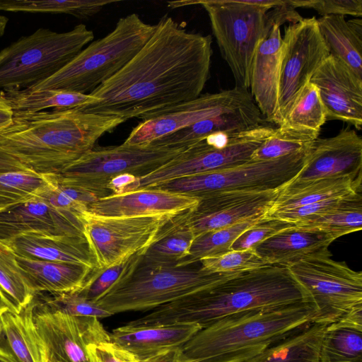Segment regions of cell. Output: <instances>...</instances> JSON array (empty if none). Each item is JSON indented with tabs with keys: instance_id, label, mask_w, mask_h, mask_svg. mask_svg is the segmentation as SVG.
Here are the masks:
<instances>
[{
	"instance_id": "cell-1",
	"label": "cell",
	"mask_w": 362,
	"mask_h": 362,
	"mask_svg": "<svg viewBox=\"0 0 362 362\" xmlns=\"http://www.w3.org/2000/svg\"><path fill=\"white\" fill-rule=\"evenodd\" d=\"M155 25L136 55L89 94L94 100L75 108L144 120L202 94L210 74L211 36L188 32L167 14Z\"/></svg>"
},
{
	"instance_id": "cell-2",
	"label": "cell",
	"mask_w": 362,
	"mask_h": 362,
	"mask_svg": "<svg viewBox=\"0 0 362 362\" xmlns=\"http://www.w3.org/2000/svg\"><path fill=\"white\" fill-rule=\"evenodd\" d=\"M123 122L117 117L76 108L15 114L0 134V148L35 173L58 174Z\"/></svg>"
},
{
	"instance_id": "cell-3",
	"label": "cell",
	"mask_w": 362,
	"mask_h": 362,
	"mask_svg": "<svg viewBox=\"0 0 362 362\" xmlns=\"http://www.w3.org/2000/svg\"><path fill=\"white\" fill-rule=\"evenodd\" d=\"M310 303L287 267L269 265L241 272L216 285L153 310L129 322L132 326L176 323L205 327L242 311Z\"/></svg>"
},
{
	"instance_id": "cell-4",
	"label": "cell",
	"mask_w": 362,
	"mask_h": 362,
	"mask_svg": "<svg viewBox=\"0 0 362 362\" xmlns=\"http://www.w3.org/2000/svg\"><path fill=\"white\" fill-rule=\"evenodd\" d=\"M310 303L242 311L202 328L182 347L189 362H245L313 322Z\"/></svg>"
},
{
	"instance_id": "cell-5",
	"label": "cell",
	"mask_w": 362,
	"mask_h": 362,
	"mask_svg": "<svg viewBox=\"0 0 362 362\" xmlns=\"http://www.w3.org/2000/svg\"><path fill=\"white\" fill-rule=\"evenodd\" d=\"M155 28L136 13L120 18L110 33L89 43L58 72L26 89L90 94L136 55Z\"/></svg>"
},
{
	"instance_id": "cell-6",
	"label": "cell",
	"mask_w": 362,
	"mask_h": 362,
	"mask_svg": "<svg viewBox=\"0 0 362 362\" xmlns=\"http://www.w3.org/2000/svg\"><path fill=\"white\" fill-rule=\"evenodd\" d=\"M194 264L179 267L141 261L128 277L96 303L112 315L153 310L237 274L211 273Z\"/></svg>"
},
{
	"instance_id": "cell-7",
	"label": "cell",
	"mask_w": 362,
	"mask_h": 362,
	"mask_svg": "<svg viewBox=\"0 0 362 362\" xmlns=\"http://www.w3.org/2000/svg\"><path fill=\"white\" fill-rule=\"evenodd\" d=\"M94 39L84 24L58 33L38 28L0 51V89H26L65 66Z\"/></svg>"
},
{
	"instance_id": "cell-8",
	"label": "cell",
	"mask_w": 362,
	"mask_h": 362,
	"mask_svg": "<svg viewBox=\"0 0 362 362\" xmlns=\"http://www.w3.org/2000/svg\"><path fill=\"white\" fill-rule=\"evenodd\" d=\"M168 4L171 8L200 4L205 9L235 86L249 90L253 58L270 25V9L253 5L249 0L177 1Z\"/></svg>"
},
{
	"instance_id": "cell-9",
	"label": "cell",
	"mask_w": 362,
	"mask_h": 362,
	"mask_svg": "<svg viewBox=\"0 0 362 362\" xmlns=\"http://www.w3.org/2000/svg\"><path fill=\"white\" fill-rule=\"evenodd\" d=\"M185 148L125 143L93 148L58 174L46 176L57 184L83 189L101 198L112 194L107 185L114 177L122 174L138 177L146 175Z\"/></svg>"
},
{
	"instance_id": "cell-10",
	"label": "cell",
	"mask_w": 362,
	"mask_h": 362,
	"mask_svg": "<svg viewBox=\"0 0 362 362\" xmlns=\"http://www.w3.org/2000/svg\"><path fill=\"white\" fill-rule=\"evenodd\" d=\"M309 149L274 160H250L221 170L183 177L153 187L198 199L222 192L281 189L301 170Z\"/></svg>"
},
{
	"instance_id": "cell-11",
	"label": "cell",
	"mask_w": 362,
	"mask_h": 362,
	"mask_svg": "<svg viewBox=\"0 0 362 362\" xmlns=\"http://www.w3.org/2000/svg\"><path fill=\"white\" fill-rule=\"evenodd\" d=\"M322 255L287 267L315 310L313 322L329 325L362 305V272Z\"/></svg>"
},
{
	"instance_id": "cell-12",
	"label": "cell",
	"mask_w": 362,
	"mask_h": 362,
	"mask_svg": "<svg viewBox=\"0 0 362 362\" xmlns=\"http://www.w3.org/2000/svg\"><path fill=\"white\" fill-rule=\"evenodd\" d=\"M173 216H105L87 211L83 217V237L95 269L107 268L136 253L142 255Z\"/></svg>"
},
{
	"instance_id": "cell-13",
	"label": "cell",
	"mask_w": 362,
	"mask_h": 362,
	"mask_svg": "<svg viewBox=\"0 0 362 362\" xmlns=\"http://www.w3.org/2000/svg\"><path fill=\"white\" fill-rule=\"evenodd\" d=\"M267 125L236 134L223 148L208 145L204 139L186 148L175 158L146 175L138 177L137 189L153 187L172 180L211 173L244 164L274 132Z\"/></svg>"
},
{
	"instance_id": "cell-14",
	"label": "cell",
	"mask_w": 362,
	"mask_h": 362,
	"mask_svg": "<svg viewBox=\"0 0 362 362\" xmlns=\"http://www.w3.org/2000/svg\"><path fill=\"white\" fill-rule=\"evenodd\" d=\"M329 55L315 16L302 18L285 28L274 122L278 127L298 93Z\"/></svg>"
},
{
	"instance_id": "cell-15",
	"label": "cell",
	"mask_w": 362,
	"mask_h": 362,
	"mask_svg": "<svg viewBox=\"0 0 362 362\" xmlns=\"http://www.w3.org/2000/svg\"><path fill=\"white\" fill-rule=\"evenodd\" d=\"M252 100L249 90L237 86L217 93L201 94L143 120L132 130L124 143L148 144L198 121L223 114Z\"/></svg>"
},
{
	"instance_id": "cell-16",
	"label": "cell",
	"mask_w": 362,
	"mask_h": 362,
	"mask_svg": "<svg viewBox=\"0 0 362 362\" xmlns=\"http://www.w3.org/2000/svg\"><path fill=\"white\" fill-rule=\"evenodd\" d=\"M33 311L51 362H91L89 345L110 341V334L97 317H75L35 307Z\"/></svg>"
},
{
	"instance_id": "cell-17",
	"label": "cell",
	"mask_w": 362,
	"mask_h": 362,
	"mask_svg": "<svg viewBox=\"0 0 362 362\" xmlns=\"http://www.w3.org/2000/svg\"><path fill=\"white\" fill-rule=\"evenodd\" d=\"M281 189L222 192L199 199L189 215L195 237L244 220L266 216Z\"/></svg>"
},
{
	"instance_id": "cell-18",
	"label": "cell",
	"mask_w": 362,
	"mask_h": 362,
	"mask_svg": "<svg viewBox=\"0 0 362 362\" xmlns=\"http://www.w3.org/2000/svg\"><path fill=\"white\" fill-rule=\"evenodd\" d=\"M362 139L346 128L336 136L317 138L310 146L304 165L288 184L300 185L338 177L362 179Z\"/></svg>"
},
{
	"instance_id": "cell-19",
	"label": "cell",
	"mask_w": 362,
	"mask_h": 362,
	"mask_svg": "<svg viewBox=\"0 0 362 362\" xmlns=\"http://www.w3.org/2000/svg\"><path fill=\"white\" fill-rule=\"evenodd\" d=\"M310 82L319 90L327 120H340L361 130L362 78L329 54Z\"/></svg>"
},
{
	"instance_id": "cell-20",
	"label": "cell",
	"mask_w": 362,
	"mask_h": 362,
	"mask_svg": "<svg viewBox=\"0 0 362 362\" xmlns=\"http://www.w3.org/2000/svg\"><path fill=\"white\" fill-rule=\"evenodd\" d=\"M83 229V221L37 199L0 212L2 243L23 234L67 235L84 239Z\"/></svg>"
},
{
	"instance_id": "cell-21",
	"label": "cell",
	"mask_w": 362,
	"mask_h": 362,
	"mask_svg": "<svg viewBox=\"0 0 362 362\" xmlns=\"http://www.w3.org/2000/svg\"><path fill=\"white\" fill-rule=\"evenodd\" d=\"M199 202L196 197L149 187L99 198L90 204L88 211L105 216H175L194 209Z\"/></svg>"
},
{
	"instance_id": "cell-22",
	"label": "cell",
	"mask_w": 362,
	"mask_h": 362,
	"mask_svg": "<svg viewBox=\"0 0 362 362\" xmlns=\"http://www.w3.org/2000/svg\"><path fill=\"white\" fill-rule=\"evenodd\" d=\"M269 20L252 64L249 90L266 121L274 123L278 105L282 35L278 21Z\"/></svg>"
},
{
	"instance_id": "cell-23",
	"label": "cell",
	"mask_w": 362,
	"mask_h": 362,
	"mask_svg": "<svg viewBox=\"0 0 362 362\" xmlns=\"http://www.w3.org/2000/svg\"><path fill=\"white\" fill-rule=\"evenodd\" d=\"M202 327L197 324L119 327L110 334V341L134 354L139 361L161 352L181 348Z\"/></svg>"
},
{
	"instance_id": "cell-24",
	"label": "cell",
	"mask_w": 362,
	"mask_h": 362,
	"mask_svg": "<svg viewBox=\"0 0 362 362\" xmlns=\"http://www.w3.org/2000/svg\"><path fill=\"white\" fill-rule=\"evenodd\" d=\"M335 240L324 232L294 225L265 240L254 250L269 265L288 267L302 259L332 255L328 248Z\"/></svg>"
},
{
	"instance_id": "cell-25",
	"label": "cell",
	"mask_w": 362,
	"mask_h": 362,
	"mask_svg": "<svg viewBox=\"0 0 362 362\" xmlns=\"http://www.w3.org/2000/svg\"><path fill=\"white\" fill-rule=\"evenodd\" d=\"M263 116L255 100L223 114L198 121L161 136L150 144L173 148H185L215 132H239L257 127Z\"/></svg>"
},
{
	"instance_id": "cell-26",
	"label": "cell",
	"mask_w": 362,
	"mask_h": 362,
	"mask_svg": "<svg viewBox=\"0 0 362 362\" xmlns=\"http://www.w3.org/2000/svg\"><path fill=\"white\" fill-rule=\"evenodd\" d=\"M33 309L32 300L18 313L7 310L1 314L0 357L8 362L48 361V351L37 329Z\"/></svg>"
},
{
	"instance_id": "cell-27",
	"label": "cell",
	"mask_w": 362,
	"mask_h": 362,
	"mask_svg": "<svg viewBox=\"0 0 362 362\" xmlns=\"http://www.w3.org/2000/svg\"><path fill=\"white\" fill-rule=\"evenodd\" d=\"M3 243L18 257L78 264L95 269L94 260L83 238L67 235L23 234Z\"/></svg>"
},
{
	"instance_id": "cell-28",
	"label": "cell",
	"mask_w": 362,
	"mask_h": 362,
	"mask_svg": "<svg viewBox=\"0 0 362 362\" xmlns=\"http://www.w3.org/2000/svg\"><path fill=\"white\" fill-rule=\"evenodd\" d=\"M20 272L35 295L76 292L86 284L94 271L84 265L33 259L16 256Z\"/></svg>"
},
{
	"instance_id": "cell-29",
	"label": "cell",
	"mask_w": 362,
	"mask_h": 362,
	"mask_svg": "<svg viewBox=\"0 0 362 362\" xmlns=\"http://www.w3.org/2000/svg\"><path fill=\"white\" fill-rule=\"evenodd\" d=\"M319 362H362V308H354L325 327Z\"/></svg>"
},
{
	"instance_id": "cell-30",
	"label": "cell",
	"mask_w": 362,
	"mask_h": 362,
	"mask_svg": "<svg viewBox=\"0 0 362 362\" xmlns=\"http://www.w3.org/2000/svg\"><path fill=\"white\" fill-rule=\"evenodd\" d=\"M329 54L339 59L362 78V20L346 21L344 16L317 18Z\"/></svg>"
},
{
	"instance_id": "cell-31",
	"label": "cell",
	"mask_w": 362,
	"mask_h": 362,
	"mask_svg": "<svg viewBox=\"0 0 362 362\" xmlns=\"http://www.w3.org/2000/svg\"><path fill=\"white\" fill-rule=\"evenodd\" d=\"M361 180L338 177L300 185L287 184L281 189L266 216L303 205L361 192Z\"/></svg>"
},
{
	"instance_id": "cell-32",
	"label": "cell",
	"mask_w": 362,
	"mask_h": 362,
	"mask_svg": "<svg viewBox=\"0 0 362 362\" xmlns=\"http://www.w3.org/2000/svg\"><path fill=\"white\" fill-rule=\"evenodd\" d=\"M189 211L176 215L165 223L142 253L143 262L176 265L187 257L195 238L189 221Z\"/></svg>"
},
{
	"instance_id": "cell-33",
	"label": "cell",
	"mask_w": 362,
	"mask_h": 362,
	"mask_svg": "<svg viewBox=\"0 0 362 362\" xmlns=\"http://www.w3.org/2000/svg\"><path fill=\"white\" fill-rule=\"evenodd\" d=\"M326 326L310 322L245 362H319Z\"/></svg>"
},
{
	"instance_id": "cell-34",
	"label": "cell",
	"mask_w": 362,
	"mask_h": 362,
	"mask_svg": "<svg viewBox=\"0 0 362 362\" xmlns=\"http://www.w3.org/2000/svg\"><path fill=\"white\" fill-rule=\"evenodd\" d=\"M2 93L14 115L35 113L48 109L75 108L94 100L89 94L59 90L21 89Z\"/></svg>"
},
{
	"instance_id": "cell-35",
	"label": "cell",
	"mask_w": 362,
	"mask_h": 362,
	"mask_svg": "<svg viewBox=\"0 0 362 362\" xmlns=\"http://www.w3.org/2000/svg\"><path fill=\"white\" fill-rule=\"evenodd\" d=\"M295 226L319 230L335 239L362 228V194L356 192L344 197L334 208Z\"/></svg>"
},
{
	"instance_id": "cell-36",
	"label": "cell",
	"mask_w": 362,
	"mask_h": 362,
	"mask_svg": "<svg viewBox=\"0 0 362 362\" xmlns=\"http://www.w3.org/2000/svg\"><path fill=\"white\" fill-rule=\"evenodd\" d=\"M117 0H0V11L69 14L80 19L90 18Z\"/></svg>"
},
{
	"instance_id": "cell-37",
	"label": "cell",
	"mask_w": 362,
	"mask_h": 362,
	"mask_svg": "<svg viewBox=\"0 0 362 362\" xmlns=\"http://www.w3.org/2000/svg\"><path fill=\"white\" fill-rule=\"evenodd\" d=\"M257 217L242 221L233 225L211 230L195 237L189 255L176 266L182 267L199 262L204 258L222 255L229 251L234 241L248 228L260 221Z\"/></svg>"
},
{
	"instance_id": "cell-38",
	"label": "cell",
	"mask_w": 362,
	"mask_h": 362,
	"mask_svg": "<svg viewBox=\"0 0 362 362\" xmlns=\"http://www.w3.org/2000/svg\"><path fill=\"white\" fill-rule=\"evenodd\" d=\"M51 182L33 171L0 173V212L38 199Z\"/></svg>"
},
{
	"instance_id": "cell-39",
	"label": "cell",
	"mask_w": 362,
	"mask_h": 362,
	"mask_svg": "<svg viewBox=\"0 0 362 362\" xmlns=\"http://www.w3.org/2000/svg\"><path fill=\"white\" fill-rule=\"evenodd\" d=\"M317 88L308 82L300 90L279 127L307 131L319 135L327 121Z\"/></svg>"
},
{
	"instance_id": "cell-40",
	"label": "cell",
	"mask_w": 362,
	"mask_h": 362,
	"mask_svg": "<svg viewBox=\"0 0 362 362\" xmlns=\"http://www.w3.org/2000/svg\"><path fill=\"white\" fill-rule=\"evenodd\" d=\"M0 293L9 308L20 313L33 300L34 294L20 272L16 254L0 242Z\"/></svg>"
},
{
	"instance_id": "cell-41",
	"label": "cell",
	"mask_w": 362,
	"mask_h": 362,
	"mask_svg": "<svg viewBox=\"0 0 362 362\" xmlns=\"http://www.w3.org/2000/svg\"><path fill=\"white\" fill-rule=\"evenodd\" d=\"M318 135L312 132L278 127L252 154L251 160L277 159L310 148Z\"/></svg>"
},
{
	"instance_id": "cell-42",
	"label": "cell",
	"mask_w": 362,
	"mask_h": 362,
	"mask_svg": "<svg viewBox=\"0 0 362 362\" xmlns=\"http://www.w3.org/2000/svg\"><path fill=\"white\" fill-rule=\"evenodd\" d=\"M142 259L141 253H136L107 268L95 269L84 286L76 292L86 299L96 302L128 277L139 265Z\"/></svg>"
},
{
	"instance_id": "cell-43",
	"label": "cell",
	"mask_w": 362,
	"mask_h": 362,
	"mask_svg": "<svg viewBox=\"0 0 362 362\" xmlns=\"http://www.w3.org/2000/svg\"><path fill=\"white\" fill-rule=\"evenodd\" d=\"M49 181L51 184L37 199L83 221V217L88 211L90 204L97 201L99 197L83 189Z\"/></svg>"
},
{
	"instance_id": "cell-44",
	"label": "cell",
	"mask_w": 362,
	"mask_h": 362,
	"mask_svg": "<svg viewBox=\"0 0 362 362\" xmlns=\"http://www.w3.org/2000/svg\"><path fill=\"white\" fill-rule=\"evenodd\" d=\"M41 295L40 300L33 298L36 309L58 311L75 317H94L98 319L112 315L96 302L86 299L78 292ZM37 294V293H36Z\"/></svg>"
},
{
	"instance_id": "cell-45",
	"label": "cell",
	"mask_w": 362,
	"mask_h": 362,
	"mask_svg": "<svg viewBox=\"0 0 362 362\" xmlns=\"http://www.w3.org/2000/svg\"><path fill=\"white\" fill-rule=\"evenodd\" d=\"M199 262L204 270L219 274L238 273L269 266L255 250H230L222 255L202 259Z\"/></svg>"
},
{
	"instance_id": "cell-46",
	"label": "cell",
	"mask_w": 362,
	"mask_h": 362,
	"mask_svg": "<svg viewBox=\"0 0 362 362\" xmlns=\"http://www.w3.org/2000/svg\"><path fill=\"white\" fill-rule=\"evenodd\" d=\"M293 226L279 218L264 216L242 233L231 245L230 250H254L265 240Z\"/></svg>"
},
{
	"instance_id": "cell-47",
	"label": "cell",
	"mask_w": 362,
	"mask_h": 362,
	"mask_svg": "<svg viewBox=\"0 0 362 362\" xmlns=\"http://www.w3.org/2000/svg\"><path fill=\"white\" fill-rule=\"evenodd\" d=\"M288 4L296 8H312L321 16L350 15L361 18L362 0H288Z\"/></svg>"
},
{
	"instance_id": "cell-48",
	"label": "cell",
	"mask_w": 362,
	"mask_h": 362,
	"mask_svg": "<svg viewBox=\"0 0 362 362\" xmlns=\"http://www.w3.org/2000/svg\"><path fill=\"white\" fill-rule=\"evenodd\" d=\"M344 197L326 199L286 211L276 212L266 217L279 218L296 225L336 207Z\"/></svg>"
},
{
	"instance_id": "cell-49",
	"label": "cell",
	"mask_w": 362,
	"mask_h": 362,
	"mask_svg": "<svg viewBox=\"0 0 362 362\" xmlns=\"http://www.w3.org/2000/svg\"><path fill=\"white\" fill-rule=\"evenodd\" d=\"M88 352L91 362H140L131 352L111 341L90 344Z\"/></svg>"
},
{
	"instance_id": "cell-50",
	"label": "cell",
	"mask_w": 362,
	"mask_h": 362,
	"mask_svg": "<svg viewBox=\"0 0 362 362\" xmlns=\"http://www.w3.org/2000/svg\"><path fill=\"white\" fill-rule=\"evenodd\" d=\"M138 177L131 174H122L112 178L107 183V188L115 194L137 189Z\"/></svg>"
},
{
	"instance_id": "cell-51",
	"label": "cell",
	"mask_w": 362,
	"mask_h": 362,
	"mask_svg": "<svg viewBox=\"0 0 362 362\" xmlns=\"http://www.w3.org/2000/svg\"><path fill=\"white\" fill-rule=\"evenodd\" d=\"M140 362H189L184 356L181 348L168 350Z\"/></svg>"
},
{
	"instance_id": "cell-52",
	"label": "cell",
	"mask_w": 362,
	"mask_h": 362,
	"mask_svg": "<svg viewBox=\"0 0 362 362\" xmlns=\"http://www.w3.org/2000/svg\"><path fill=\"white\" fill-rule=\"evenodd\" d=\"M10 171H32L18 159L0 148V173Z\"/></svg>"
},
{
	"instance_id": "cell-53",
	"label": "cell",
	"mask_w": 362,
	"mask_h": 362,
	"mask_svg": "<svg viewBox=\"0 0 362 362\" xmlns=\"http://www.w3.org/2000/svg\"><path fill=\"white\" fill-rule=\"evenodd\" d=\"M13 116L11 105L0 90V134L12 124Z\"/></svg>"
},
{
	"instance_id": "cell-54",
	"label": "cell",
	"mask_w": 362,
	"mask_h": 362,
	"mask_svg": "<svg viewBox=\"0 0 362 362\" xmlns=\"http://www.w3.org/2000/svg\"><path fill=\"white\" fill-rule=\"evenodd\" d=\"M8 21V19L6 16L0 15V37L4 34Z\"/></svg>"
},
{
	"instance_id": "cell-55",
	"label": "cell",
	"mask_w": 362,
	"mask_h": 362,
	"mask_svg": "<svg viewBox=\"0 0 362 362\" xmlns=\"http://www.w3.org/2000/svg\"><path fill=\"white\" fill-rule=\"evenodd\" d=\"M7 310H10L9 306L8 305L2 295L0 293V313Z\"/></svg>"
},
{
	"instance_id": "cell-56",
	"label": "cell",
	"mask_w": 362,
	"mask_h": 362,
	"mask_svg": "<svg viewBox=\"0 0 362 362\" xmlns=\"http://www.w3.org/2000/svg\"><path fill=\"white\" fill-rule=\"evenodd\" d=\"M5 312V311H4ZM4 313V312H3ZM0 313V339L2 337V335H3V324H2V320H1V314L3 313Z\"/></svg>"
},
{
	"instance_id": "cell-57",
	"label": "cell",
	"mask_w": 362,
	"mask_h": 362,
	"mask_svg": "<svg viewBox=\"0 0 362 362\" xmlns=\"http://www.w3.org/2000/svg\"><path fill=\"white\" fill-rule=\"evenodd\" d=\"M0 362H8V361H6L4 358L0 357Z\"/></svg>"
},
{
	"instance_id": "cell-58",
	"label": "cell",
	"mask_w": 362,
	"mask_h": 362,
	"mask_svg": "<svg viewBox=\"0 0 362 362\" xmlns=\"http://www.w3.org/2000/svg\"><path fill=\"white\" fill-rule=\"evenodd\" d=\"M47 362H51V361H48Z\"/></svg>"
}]
</instances>
